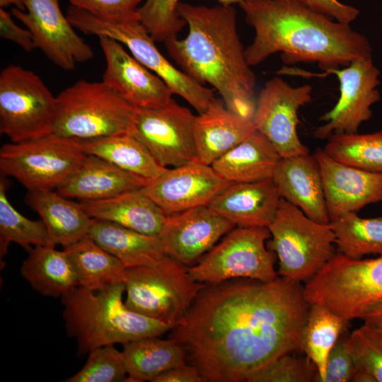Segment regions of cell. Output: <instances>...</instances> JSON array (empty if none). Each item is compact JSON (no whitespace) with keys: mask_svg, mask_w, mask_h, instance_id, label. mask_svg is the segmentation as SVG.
I'll list each match as a JSON object with an SVG mask.
<instances>
[{"mask_svg":"<svg viewBox=\"0 0 382 382\" xmlns=\"http://www.w3.org/2000/svg\"><path fill=\"white\" fill-rule=\"evenodd\" d=\"M342 163L365 170L382 173V132L371 134H332L323 149Z\"/></svg>","mask_w":382,"mask_h":382,"instance_id":"d590c367","label":"cell"},{"mask_svg":"<svg viewBox=\"0 0 382 382\" xmlns=\"http://www.w3.org/2000/svg\"><path fill=\"white\" fill-rule=\"evenodd\" d=\"M309 8L335 21L349 25L359 15V11L338 0H299Z\"/></svg>","mask_w":382,"mask_h":382,"instance_id":"7bdbcfd3","label":"cell"},{"mask_svg":"<svg viewBox=\"0 0 382 382\" xmlns=\"http://www.w3.org/2000/svg\"><path fill=\"white\" fill-rule=\"evenodd\" d=\"M56 97L33 71L10 64L0 74V132L11 142L52 132Z\"/></svg>","mask_w":382,"mask_h":382,"instance_id":"8fae6325","label":"cell"},{"mask_svg":"<svg viewBox=\"0 0 382 382\" xmlns=\"http://www.w3.org/2000/svg\"><path fill=\"white\" fill-rule=\"evenodd\" d=\"M278 75L325 76L335 74L340 82V98L335 105L320 119L325 123L316 129L314 137L324 139L332 134L357 133L360 125L370 119L371 107L379 101L380 71L372 59L353 61L343 69H333L323 74H313L283 66Z\"/></svg>","mask_w":382,"mask_h":382,"instance_id":"4fadbf2b","label":"cell"},{"mask_svg":"<svg viewBox=\"0 0 382 382\" xmlns=\"http://www.w3.org/2000/svg\"><path fill=\"white\" fill-rule=\"evenodd\" d=\"M330 225L340 253L353 260L369 254L382 255V216L365 219L351 212Z\"/></svg>","mask_w":382,"mask_h":382,"instance_id":"836d02e7","label":"cell"},{"mask_svg":"<svg viewBox=\"0 0 382 382\" xmlns=\"http://www.w3.org/2000/svg\"><path fill=\"white\" fill-rule=\"evenodd\" d=\"M255 131L252 120L232 113L223 100L214 97L206 110L196 115L195 160L211 166Z\"/></svg>","mask_w":382,"mask_h":382,"instance_id":"603a6c76","label":"cell"},{"mask_svg":"<svg viewBox=\"0 0 382 382\" xmlns=\"http://www.w3.org/2000/svg\"><path fill=\"white\" fill-rule=\"evenodd\" d=\"M177 10L188 33L184 39L165 42L169 55L194 80L216 90L230 112L253 121L256 79L238 34L233 6L180 2Z\"/></svg>","mask_w":382,"mask_h":382,"instance_id":"3957f363","label":"cell"},{"mask_svg":"<svg viewBox=\"0 0 382 382\" xmlns=\"http://www.w3.org/2000/svg\"><path fill=\"white\" fill-rule=\"evenodd\" d=\"M52 132L79 140L131 133L137 108L102 81L81 79L56 96Z\"/></svg>","mask_w":382,"mask_h":382,"instance_id":"5b68a950","label":"cell"},{"mask_svg":"<svg viewBox=\"0 0 382 382\" xmlns=\"http://www.w3.org/2000/svg\"><path fill=\"white\" fill-rule=\"evenodd\" d=\"M270 237L267 227L233 228L196 265L188 267V272L204 284L238 278L274 281L278 278L274 268L275 253L265 246Z\"/></svg>","mask_w":382,"mask_h":382,"instance_id":"7c38bea8","label":"cell"},{"mask_svg":"<svg viewBox=\"0 0 382 382\" xmlns=\"http://www.w3.org/2000/svg\"><path fill=\"white\" fill-rule=\"evenodd\" d=\"M88 215L133 231L158 236L166 215L141 189L100 200L81 201Z\"/></svg>","mask_w":382,"mask_h":382,"instance_id":"484cf974","label":"cell"},{"mask_svg":"<svg viewBox=\"0 0 382 382\" xmlns=\"http://www.w3.org/2000/svg\"><path fill=\"white\" fill-rule=\"evenodd\" d=\"M141 0H69L71 4L91 15L111 22L139 21Z\"/></svg>","mask_w":382,"mask_h":382,"instance_id":"60d3db41","label":"cell"},{"mask_svg":"<svg viewBox=\"0 0 382 382\" xmlns=\"http://www.w3.org/2000/svg\"><path fill=\"white\" fill-rule=\"evenodd\" d=\"M75 270L79 286L98 291L125 283L126 268L88 236L63 248Z\"/></svg>","mask_w":382,"mask_h":382,"instance_id":"1f68e13d","label":"cell"},{"mask_svg":"<svg viewBox=\"0 0 382 382\" xmlns=\"http://www.w3.org/2000/svg\"><path fill=\"white\" fill-rule=\"evenodd\" d=\"M125 292V283L98 291L78 286L61 299L66 333L76 340L79 356L102 346L161 337L173 328L129 309L122 301Z\"/></svg>","mask_w":382,"mask_h":382,"instance_id":"277c9868","label":"cell"},{"mask_svg":"<svg viewBox=\"0 0 382 382\" xmlns=\"http://www.w3.org/2000/svg\"><path fill=\"white\" fill-rule=\"evenodd\" d=\"M66 17L75 28L86 35L110 37L125 45L133 57L159 76L173 94L182 97L199 114L206 110L214 98V89L204 87L175 67L162 54L139 21L111 22L72 5L67 9Z\"/></svg>","mask_w":382,"mask_h":382,"instance_id":"9c48e42d","label":"cell"},{"mask_svg":"<svg viewBox=\"0 0 382 382\" xmlns=\"http://www.w3.org/2000/svg\"><path fill=\"white\" fill-rule=\"evenodd\" d=\"M272 180L282 199L297 207L317 222H330L320 166L314 155L281 158Z\"/></svg>","mask_w":382,"mask_h":382,"instance_id":"44dd1931","label":"cell"},{"mask_svg":"<svg viewBox=\"0 0 382 382\" xmlns=\"http://www.w3.org/2000/svg\"><path fill=\"white\" fill-rule=\"evenodd\" d=\"M25 202L45 224L47 245L64 248L88 236L93 219L81 203L69 200L56 190L28 191Z\"/></svg>","mask_w":382,"mask_h":382,"instance_id":"d4e9b609","label":"cell"},{"mask_svg":"<svg viewBox=\"0 0 382 382\" xmlns=\"http://www.w3.org/2000/svg\"><path fill=\"white\" fill-rule=\"evenodd\" d=\"M360 319L382 330V301L371 307Z\"/></svg>","mask_w":382,"mask_h":382,"instance_id":"bcb514c9","label":"cell"},{"mask_svg":"<svg viewBox=\"0 0 382 382\" xmlns=\"http://www.w3.org/2000/svg\"><path fill=\"white\" fill-rule=\"evenodd\" d=\"M347 323L322 305H310L303 332L302 349L316 368L313 381L323 382L329 353Z\"/></svg>","mask_w":382,"mask_h":382,"instance_id":"d6a6232c","label":"cell"},{"mask_svg":"<svg viewBox=\"0 0 382 382\" xmlns=\"http://www.w3.org/2000/svg\"><path fill=\"white\" fill-rule=\"evenodd\" d=\"M187 267L166 256L154 266L127 268L125 305L134 312L176 327L205 285L194 280Z\"/></svg>","mask_w":382,"mask_h":382,"instance_id":"ba28073f","label":"cell"},{"mask_svg":"<svg viewBox=\"0 0 382 382\" xmlns=\"http://www.w3.org/2000/svg\"><path fill=\"white\" fill-rule=\"evenodd\" d=\"M357 371L347 339L337 340L329 353L323 382L352 381Z\"/></svg>","mask_w":382,"mask_h":382,"instance_id":"b9f144b4","label":"cell"},{"mask_svg":"<svg viewBox=\"0 0 382 382\" xmlns=\"http://www.w3.org/2000/svg\"><path fill=\"white\" fill-rule=\"evenodd\" d=\"M20 272L41 295L61 299L79 286L73 265L66 252L51 245L34 247Z\"/></svg>","mask_w":382,"mask_h":382,"instance_id":"f1b7e54d","label":"cell"},{"mask_svg":"<svg viewBox=\"0 0 382 382\" xmlns=\"http://www.w3.org/2000/svg\"><path fill=\"white\" fill-rule=\"evenodd\" d=\"M199 371L194 366L185 364L171 368L158 376L153 382H204Z\"/></svg>","mask_w":382,"mask_h":382,"instance_id":"f6af8a7d","label":"cell"},{"mask_svg":"<svg viewBox=\"0 0 382 382\" xmlns=\"http://www.w3.org/2000/svg\"><path fill=\"white\" fill-rule=\"evenodd\" d=\"M320 170L330 221L382 201V173L339 162L318 149L313 154Z\"/></svg>","mask_w":382,"mask_h":382,"instance_id":"d6986e66","label":"cell"},{"mask_svg":"<svg viewBox=\"0 0 382 382\" xmlns=\"http://www.w3.org/2000/svg\"><path fill=\"white\" fill-rule=\"evenodd\" d=\"M88 236L126 269L154 266L168 256L158 236L144 234L110 221L93 219Z\"/></svg>","mask_w":382,"mask_h":382,"instance_id":"4316f807","label":"cell"},{"mask_svg":"<svg viewBox=\"0 0 382 382\" xmlns=\"http://www.w3.org/2000/svg\"><path fill=\"white\" fill-rule=\"evenodd\" d=\"M5 175L0 178V256L4 257L11 243L30 251L33 247L47 245L48 233L42 220H31L18 212L11 204L6 191Z\"/></svg>","mask_w":382,"mask_h":382,"instance_id":"e575fe53","label":"cell"},{"mask_svg":"<svg viewBox=\"0 0 382 382\" xmlns=\"http://www.w3.org/2000/svg\"><path fill=\"white\" fill-rule=\"evenodd\" d=\"M195 118L173 99L160 108H137L131 134L159 164L174 168L196 158Z\"/></svg>","mask_w":382,"mask_h":382,"instance_id":"5bb4252c","label":"cell"},{"mask_svg":"<svg viewBox=\"0 0 382 382\" xmlns=\"http://www.w3.org/2000/svg\"><path fill=\"white\" fill-rule=\"evenodd\" d=\"M145 185L141 180L108 161L87 154L56 190L67 198L92 201L112 197Z\"/></svg>","mask_w":382,"mask_h":382,"instance_id":"cb8c5ba5","label":"cell"},{"mask_svg":"<svg viewBox=\"0 0 382 382\" xmlns=\"http://www.w3.org/2000/svg\"><path fill=\"white\" fill-rule=\"evenodd\" d=\"M267 228L271 235L268 247L278 257L282 277L308 282L335 255L330 223L310 219L284 199Z\"/></svg>","mask_w":382,"mask_h":382,"instance_id":"52a82bcc","label":"cell"},{"mask_svg":"<svg viewBox=\"0 0 382 382\" xmlns=\"http://www.w3.org/2000/svg\"><path fill=\"white\" fill-rule=\"evenodd\" d=\"M13 5L21 11H25V0H0L1 8Z\"/></svg>","mask_w":382,"mask_h":382,"instance_id":"7dc6e473","label":"cell"},{"mask_svg":"<svg viewBox=\"0 0 382 382\" xmlns=\"http://www.w3.org/2000/svg\"><path fill=\"white\" fill-rule=\"evenodd\" d=\"M66 382H128L122 351L114 345L96 348L88 353L83 366Z\"/></svg>","mask_w":382,"mask_h":382,"instance_id":"74e56055","label":"cell"},{"mask_svg":"<svg viewBox=\"0 0 382 382\" xmlns=\"http://www.w3.org/2000/svg\"><path fill=\"white\" fill-rule=\"evenodd\" d=\"M281 199L272 178H269L231 183L207 206L236 226L268 227Z\"/></svg>","mask_w":382,"mask_h":382,"instance_id":"7402d4cb","label":"cell"},{"mask_svg":"<svg viewBox=\"0 0 382 382\" xmlns=\"http://www.w3.org/2000/svg\"><path fill=\"white\" fill-rule=\"evenodd\" d=\"M210 165L194 160L166 168L141 188L166 216L206 206L228 184Z\"/></svg>","mask_w":382,"mask_h":382,"instance_id":"e0dca14e","label":"cell"},{"mask_svg":"<svg viewBox=\"0 0 382 382\" xmlns=\"http://www.w3.org/2000/svg\"><path fill=\"white\" fill-rule=\"evenodd\" d=\"M236 226L207 205L167 216L158 237L166 255L187 265L201 258Z\"/></svg>","mask_w":382,"mask_h":382,"instance_id":"ffe728a7","label":"cell"},{"mask_svg":"<svg viewBox=\"0 0 382 382\" xmlns=\"http://www.w3.org/2000/svg\"><path fill=\"white\" fill-rule=\"evenodd\" d=\"M106 67L103 81L136 108H156L166 105L173 94L168 85L115 40L99 37Z\"/></svg>","mask_w":382,"mask_h":382,"instance_id":"ac0fdd59","label":"cell"},{"mask_svg":"<svg viewBox=\"0 0 382 382\" xmlns=\"http://www.w3.org/2000/svg\"><path fill=\"white\" fill-rule=\"evenodd\" d=\"M11 12L31 32L36 47L62 69L72 71L77 63L93 57L91 47L75 32L58 0H25V11L14 7Z\"/></svg>","mask_w":382,"mask_h":382,"instance_id":"2e32d148","label":"cell"},{"mask_svg":"<svg viewBox=\"0 0 382 382\" xmlns=\"http://www.w3.org/2000/svg\"><path fill=\"white\" fill-rule=\"evenodd\" d=\"M238 5L255 33L245 49L250 66L277 52H282L286 64L316 62L324 71L372 59L364 35L299 0H243Z\"/></svg>","mask_w":382,"mask_h":382,"instance_id":"7a4b0ae2","label":"cell"},{"mask_svg":"<svg viewBox=\"0 0 382 382\" xmlns=\"http://www.w3.org/2000/svg\"><path fill=\"white\" fill-rule=\"evenodd\" d=\"M303 291L310 305H322L348 322L360 319L382 301V255L353 260L335 253Z\"/></svg>","mask_w":382,"mask_h":382,"instance_id":"8992f818","label":"cell"},{"mask_svg":"<svg viewBox=\"0 0 382 382\" xmlns=\"http://www.w3.org/2000/svg\"><path fill=\"white\" fill-rule=\"evenodd\" d=\"M309 308L301 284L282 277L205 284L170 337L206 381H246L276 358L303 351Z\"/></svg>","mask_w":382,"mask_h":382,"instance_id":"6da1fadb","label":"cell"},{"mask_svg":"<svg viewBox=\"0 0 382 382\" xmlns=\"http://www.w3.org/2000/svg\"><path fill=\"white\" fill-rule=\"evenodd\" d=\"M128 382L151 381L171 368L187 364L185 349L172 338L146 337L123 344Z\"/></svg>","mask_w":382,"mask_h":382,"instance_id":"4dcf8cb0","label":"cell"},{"mask_svg":"<svg viewBox=\"0 0 382 382\" xmlns=\"http://www.w3.org/2000/svg\"><path fill=\"white\" fill-rule=\"evenodd\" d=\"M316 368L306 357L301 358L287 353L250 374L248 382H310L313 381Z\"/></svg>","mask_w":382,"mask_h":382,"instance_id":"ab89813d","label":"cell"},{"mask_svg":"<svg viewBox=\"0 0 382 382\" xmlns=\"http://www.w3.org/2000/svg\"><path fill=\"white\" fill-rule=\"evenodd\" d=\"M81 142L86 154L108 161L146 185L167 168L159 164L145 146L129 132Z\"/></svg>","mask_w":382,"mask_h":382,"instance_id":"f546056e","label":"cell"},{"mask_svg":"<svg viewBox=\"0 0 382 382\" xmlns=\"http://www.w3.org/2000/svg\"><path fill=\"white\" fill-rule=\"evenodd\" d=\"M347 341L357 371L382 382V330L364 323Z\"/></svg>","mask_w":382,"mask_h":382,"instance_id":"f35d334b","label":"cell"},{"mask_svg":"<svg viewBox=\"0 0 382 382\" xmlns=\"http://www.w3.org/2000/svg\"><path fill=\"white\" fill-rule=\"evenodd\" d=\"M220 4H239L243 0H216ZM180 0H146L137 10L139 21L155 42L177 37L185 21L177 7Z\"/></svg>","mask_w":382,"mask_h":382,"instance_id":"8d00e7d4","label":"cell"},{"mask_svg":"<svg viewBox=\"0 0 382 382\" xmlns=\"http://www.w3.org/2000/svg\"><path fill=\"white\" fill-rule=\"evenodd\" d=\"M87 154L81 140L53 132L0 149L2 174L16 178L28 191L54 190L79 166Z\"/></svg>","mask_w":382,"mask_h":382,"instance_id":"30bf717a","label":"cell"},{"mask_svg":"<svg viewBox=\"0 0 382 382\" xmlns=\"http://www.w3.org/2000/svg\"><path fill=\"white\" fill-rule=\"evenodd\" d=\"M280 158L271 142L256 130L211 166L228 183H249L272 178Z\"/></svg>","mask_w":382,"mask_h":382,"instance_id":"83f0119b","label":"cell"},{"mask_svg":"<svg viewBox=\"0 0 382 382\" xmlns=\"http://www.w3.org/2000/svg\"><path fill=\"white\" fill-rule=\"evenodd\" d=\"M0 36L18 45L26 52L37 48L31 32L16 25L11 15L4 8H0Z\"/></svg>","mask_w":382,"mask_h":382,"instance_id":"ee69618b","label":"cell"},{"mask_svg":"<svg viewBox=\"0 0 382 382\" xmlns=\"http://www.w3.org/2000/svg\"><path fill=\"white\" fill-rule=\"evenodd\" d=\"M312 87H293L280 76L268 80L260 90L253 122L281 158L309 154L297 133L298 110L311 100Z\"/></svg>","mask_w":382,"mask_h":382,"instance_id":"9a60e30c","label":"cell"}]
</instances>
